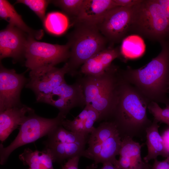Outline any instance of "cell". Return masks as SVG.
Instances as JSON below:
<instances>
[{
	"label": "cell",
	"mask_w": 169,
	"mask_h": 169,
	"mask_svg": "<svg viewBox=\"0 0 169 169\" xmlns=\"http://www.w3.org/2000/svg\"><path fill=\"white\" fill-rule=\"evenodd\" d=\"M151 102L123 78L121 73L118 100L109 121L116 125L121 139H146V131L152 121L146 110Z\"/></svg>",
	"instance_id": "1"
},
{
	"label": "cell",
	"mask_w": 169,
	"mask_h": 169,
	"mask_svg": "<svg viewBox=\"0 0 169 169\" xmlns=\"http://www.w3.org/2000/svg\"><path fill=\"white\" fill-rule=\"evenodd\" d=\"M158 55L144 67L121 69L124 79L150 101L169 105L167 96L169 83V44L161 43Z\"/></svg>",
	"instance_id": "2"
},
{
	"label": "cell",
	"mask_w": 169,
	"mask_h": 169,
	"mask_svg": "<svg viewBox=\"0 0 169 169\" xmlns=\"http://www.w3.org/2000/svg\"><path fill=\"white\" fill-rule=\"evenodd\" d=\"M121 69L114 64L102 74L84 75L77 79L81 85L86 105L99 114L98 121H109L118 100Z\"/></svg>",
	"instance_id": "3"
},
{
	"label": "cell",
	"mask_w": 169,
	"mask_h": 169,
	"mask_svg": "<svg viewBox=\"0 0 169 169\" xmlns=\"http://www.w3.org/2000/svg\"><path fill=\"white\" fill-rule=\"evenodd\" d=\"M74 24V29L68 36L70 54L66 62L68 74L72 76L78 74V69L87 60L106 49L108 42L97 25L79 22Z\"/></svg>",
	"instance_id": "4"
},
{
	"label": "cell",
	"mask_w": 169,
	"mask_h": 169,
	"mask_svg": "<svg viewBox=\"0 0 169 169\" xmlns=\"http://www.w3.org/2000/svg\"><path fill=\"white\" fill-rule=\"evenodd\" d=\"M151 40L164 42L169 21L158 0H142L131 7L129 31Z\"/></svg>",
	"instance_id": "5"
},
{
	"label": "cell",
	"mask_w": 169,
	"mask_h": 169,
	"mask_svg": "<svg viewBox=\"0 0 169 169\" xmlns=\"http://www.w3.org/2000/svg\"><path fill=\"white\" fill-rule=\"evenodd\" d=\"M121 142L115 124L111 121H103L89 135L87 141L88 146L82 156L93 160L96 166L99 163L106 162L115 166Z\"/></svg>",
	"instance_id": "6"
},
{
	"label": "cell",
	"mask_w": 169,
	"mask_h": 169,
	"mask_svg": "<svg viewBox=\"0 0 169 169\" xmlns=\"http://www.w3.org/2000/svg\"><path fill=\"white\" fill-rule=\"evenodd\" d=\"M65 118L59 113L56 117L51 119L39 116L34 111L29 113L20 125L17 136L10 144L4 147L2 143H0V164H4L16 149L47 135L55 128L62 125Z\"/></svg>",
	"instance_id": "7"
},
{
	"label": "cell",
	"mask_w": 169,
	"mask_h": 169,
	"mask_svg": "<svg viewBox=\"0 0 169 169\" xmlns=\"http://www.w3.org/2000/svg\"><path fill=\"white\" fill-rule=\"evenodd\" d=\"M47 136L43 151L50 156L53 162L59 163L75 156H82L89 136L67 130L62 125Z\"/></svg>",
	"instance_id": "8"
},
{
	"label": "cell",
	"mask_w": 169,
	"mask_h": 169,
	"mask_svg": "<svg viewBox=\"0 0 169 169\" xmlns=\"http://www.w3.org/2000/svg\"><path fill=\"white\" fill-rule=\"evenodd\" d=\"M69 46L38 41L28 35L24 54L25 65L29 70L34 71L54 67L68 60Z\"/></svg>",
	"instance_id": "9"
},
{
	"label": "cell",
	"mask_w": 169,
	"mask_h": 169,
	"mask_svg": "<svg viewBox=\"0 0 169 169\" xmlns=\"http://www.w3.org/2000/svg\"><path fill=\"white\" fill-rule=\"evenodd\" d=\"M68 72L67 63L61 68L55 66L30 71L25 85L34 93L37 102H43L44 99L57 87L66 82L64 76Z\"/></svg>",
	"instance_id": "10"
},
{
	"label": "cell",
	"mask_w": 169,
	"mask_h": 169,
	"mask_svg": "<svg viewBox=\"0 0 169 169\" xmlns=\"http://www.w3.org/2000/svg\"><path fill=\"white\" fill-rule=\"evenodd\" d=\"M131 7H115L101 19L97 26L108 41L119 43L125 37L129 31Z\"/></svg>",
	"instance_id": "11"
},
{
	"label": "cell",
	"mask_w": 169,
	"mask_h": 169,
	"mask_svg": "<svg viewBox=\"0 0 169 169\" xmlns=\"http://www.w3.org/2000/svg\"><path fill=\"white\" fill-rule=\"evenodd\" d=\"M28 79L24 73H17L14 69H7L0 63V112L22 105L20 93Z\"/></svg>",
	"instance_id": "12"
},
{
	"label": "cell",
	"mask_w": 169,
	"mask_h": 169,
	"mask_svg": "<svg viewBox=\"0 0 169 169\" xmlns=\"http://www.w3.org/2000/svg\"><path fill=\"white\" fill-rule=\"evenodd\" d=\"M43 102L57 108L59 113L66 118L73 108L83 107L86 105L82 87L77 81L72 84L63 83L47 96Z\"/></svg>",
	"instance_id": "13"
},
{
	"label": "cell",
	"mask_w": 169,
	"mask_h": 169,
	"mask_svg": "<svg viewBox=\"0 0 169 169\" xmlns=\"http://www.w3.org/2000/svg\"><path fill=\"white\" fill-rule=\"evenodd\" d=\"M28 35L8 24L0 32V60L12 58L13 63L23 58Z\"/></svg>",
	"instance_id": "14"
},
{
	"label": "cell",
	"mask_w": 169,
	"mask_h": 169,
	"mask_svg": "<svg viewBox=\"0 0 169 169\" xmlns=\"http://www.w3.org/2000/svg\"><path fill=\"white\" fill-rule=\"evenodd\" d=\"M121 139L119 157L115 166L120 169H151L152 165L141 158V149L145 144H140L129 137Z\"/></svg>",
	"instance_id": "15"
},
{
	"label": "cell",
	"mask_w": 169,
	"mask_h": 169,
	"mask_svg": "<svg viewBox=\"0 0 169 169\" xmlns=\"http://www.w3.org/2000/svg\"><path fill=\"white\" fill-rule=\"evenodd\" d=\"M121 57L120 49L108 47L87 60L82 65L78 74L92 76L100 75L110 67L114 59Z\"/></svg>",
	"instance_id": "16"
},
{
	"label": "cell",
	"mask_w": 169,
	"mask_h": 169,
	"mask_svg": "<svg viewBox=\"0 0 169 169\" xmlns=\"http://www.w3.org/2000/svg\"><path fill=\"white\" fill-rule=\"evenodd\" d=\"M116 7L114 0H84L80 11L74 22L97 25L108 11Z\"/></svg>",
	"instance_id": "17"
},
{
	"label": "cell",
	"mask_w": 169,
	"mask_h": 169,
	"mask_svg": "<svg viewBox=\"0 0 169 169\" xmlns=\"http://www.w3.org/2000/svg\"><path fill=\"white\" fill-rule=\"evenodd\" d=\"M34 110L22 105L0 112V140L4 141L10 134L21 125L29 113Z\"/></svg>",
	"instance_id": "18"
},
{
	"label": "cell",
	"mask_w": 169,
	"mask_h": 169,
	"mask_svg": "<svg viewBox=\"0 0 169 169\" xmlns=\"http://www.w3.org/2000/svg\"><path fill=\"white\" fill-rule=\"evenodd\" d=\"M99 119L98 113L92 108L86 105L73 120L65 119L62 125L69 131L89 136L95 128L94 126L95 123L98 121Z\"/></svg>",
	"instance_id": "19"
},
{
	"label": "cell",
	"mask_w": 169,
	"mask_h": 169,
	"mask_svg": "<svg viewBox=\"0 0 169 169\" xmlns=\"http://www.w3.org/2000/svg\"><path fill=\"white\" fill-rule=\"evenodd\" d=\"M0 17L2 19L8 22L9 24L36 39H40L44 36L42 30H34L28 26L13 5L7 0H0Z\"/></svg>",
	"instance_id": "20"
},
{
	"label": "cell",
	"mask_w": 169,
	"mask_h": 169,
	"mask_svg": "<svg viewBox=\"0 0 169 169\" xmlns=\"http://www.w3.org/2000/svg\"><path fill=\"white\" fill-rule=\"evenodd\" d=\"M158 122L153 119L151 125L146 131V142L147 153L143 160L146 163L151 160L157 159L158 156L166 158L169 153L166 149L161 136L158 131L160 126Z\"/></svg>",
	"instance_id": "21"
},
{
	"label": "cell",
	"mask_w": 169,
	"mask_h": 169,
	"mask_svg": "<svg viewBox=\"0 0 169 169\" xmlns=\"http://www.w3.org/2000/svg\"><path fill=\"white\" fill-rule=\"evenodd\" d=\"M19 158L24 165H28L31 169H54L51 158L43 151H33L26 148Z\"/></svg>",
	"instance_id": "22"
},
{
	"label": "cell",
	"mask_w": 169,
	"mask_h": 169,
	"mask_svg": "<svg viewBox=\"0 0 169 169\" xmlns=\"http://www.w3.org/2000/svg\"><path fill=\"white\" fill-rule=\"evenodd\" d=\"M120 49L123 59H135L144 54L145 45L141 37L137 35H132L125 37L122 40Z\"/></svg>",
	"instance_id": "23"
},
{
	"label": "cell",
	"mask_w": 169,
	"mask_h": 169,
	"mask_svg": "<svg viewBox=\"0 0 169 169\" xmlns=\"http://www.w3.org/2000/svg\"><path fill=\"white\" fill-rule=\"evenodd\" d=\"M43 22L45 28L48 32L58 35L63 34L69 25L67 17L59 12H52L48 13Z\"/></svg>",
	"instance_id": "24"
},
{
	"label": "cell",
	"mask_w": 169,
	"mask_h": 169,
	"mask_svg": "<svg viewBox=\"0 0 169 169\" xmlns=\"http://www.w3.org/2000/svg\"><path fill=\"white\" fill-rule=\"evenodd\" d=\"M83 2L84 0H51V3L67 15L75 18L79 14Z\"/></svg>",
	"instance_id": "25"
},
{
	"label": "cell",
	"mask_w": 169,
	"mask_h": 169,
	"mask_svg": "<svg viewBox=\"0 0 169 169\" xmlns=\"http://www.w3.org/2000/svg\"><path fill=\"white\" fill-rule=\"evenodd\" d=\"M51 2V0H18L15 3H22L27 6L43 22L47 8Z\"/></svg>",
	"instance_id": "26"
},
{
	"label": "cell",
	"mask_w": 169,
	"mask_h": 169,
	"mask_svg": "<svg viewBox=\"0 0 169 169\" xmlns=\"http://www.w3.org/2000/svg\"><path fill=\"white\" fill-rule=\"evenodd\" d=\"M147 109L154 117V119L158 123H164L169 126V105L165 108H161L158 103L151 101L148 104Z\"/></svg>",
	"instance_id": "27"
},
{
	"label": "cell",
	"mask_w": 169,
	"mask_h": 169,
	"mask_svg": "<svg viewBox=\"0 0 169 169\" xmlns=\"http://www.w3.org/2000/svg\"><path fill=\"white\" fill-rule=\"evenodd\" d=\"M79 156H75L69 159L62 166L61 169H78Z\"/></svg>",
	"instance_id": "28"
},
{
	"label": "cell",
	"mask_w": 169,
	"mask_h": 169,
	"mask_svg": "<svg viewBox=\"0 0 169 169\" xmlns=\"http://www.w3.org/2000/svg\"><path fill=\"white\" fill-rule=\"evenodd\" d=\"M117 7H131L140 3L142 0H114Z\"/></svg>",
	"instance_id": "29"
},
{
	"label": "cell",
	"mask_w": 169,
	"mask_h": 169,
	"mask_svg": "<svg viewBox=\"0 0 169 169\" xmlns=\"http://www.w3.org/2000/svg\"><path fill=\"white\" fill-rule=\"evenodd\" d=\"M162 11L169 21V0H158Z\"/></svg>",
	"instance_id": "30"
},
{
	"label": "cell",
	"mask_w": 169,
	"mask_h": 169,
	"mask_svg": "<svg viewBox=\"0 0 169 169\" xmlns=\"http://www.w3.org/2000/svg\"><path fill=\"white\" fill-rule=\"evenodd\" d=\"M165 147L169 153V126L161 136Z\"/></svg>",
	"instance_id": "31"
},
{
	"label": "cell",
	"mask_w": 169,
	"mask_h": 169,
	"mask_svg": "<svg viewBox=\"0 0 169 169\" xmlns=\"http://www.w3.org/2000/svg\"><path fill=\"white\" fill-rule=\"evenodd\" d=\"M103 165L102 167L100 169H120L110 162L105 163Z\"/></svg>",
	"instance_id": "32"
},
{
	"label": "cell",
	"mask_w": 169,
	"mask_h": 169,
	"mask_svg": "<svg viewBox=\"0 0 169 169\" xmlns=\"http://www.w3.org/2000/svg\"><path fill=\"white\" fill-rule=\"evenodd\" d=\"M97 167V166H95L93 163L91 165L88 166L86 169H94Z\"/></svg>",
	"instance_id": "33"
},
{
	"label": "cell",
	"mask_w": 169,
	"mask_h": 169,
	"mask_svg": "<svg viewBox=\"0 0 169 169\" xmlns=\"http://www.w3.org/2000/svg\"><path fill=\"white\" fill-rule=\"evenodd\" d=\"M168 163H169V156H168Z\"/></svg>",
	"instance_id": "34"
},
{
	"label": "cell",
	"mask_w": 169,
	"mask_h": 169,
	"mask_svg": "<svg viewBox=\"0 0 169 169\" xmlns=\"http://www.w3.org/2000/svg\"><path fill=\"white\" fill-rule=\"evenodd\" d=\"M168 91L169 92V84H168Z\"/></svg>",
	"instance_id": "35"
},
{
	"label": "cell",
	"mask_w": 169,
	"mask_h": 169,
	"mask_svg": "<svg viewBox=\"0 0 169 169\" xmlns=\"http://www.w3.org/2000/svg\"><path fill=\"white\" fill-rule=\"evenodd\" d=\"M28 169H31V168H28Z\"/></svg>",
	"instance_id": "36"
},
{
	"label": "cell",
	"mask_w": 169,
	"mask_h": 169,
	"mask_svg": "<svg viewBox=\"0 0 169 169\" xmlns=\"http://www.w3.org/2000/svg\"></svg>",
	"instance_id": "37"
}]
</instances>
